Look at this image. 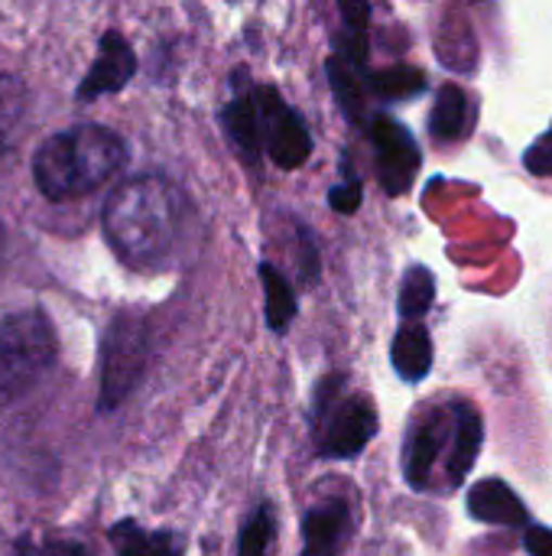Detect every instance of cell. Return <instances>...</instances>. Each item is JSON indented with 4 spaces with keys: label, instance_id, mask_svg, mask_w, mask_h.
<instances>
[{
    "label": "cell",
    "instance_id": "6da1fadb",
    "mask_svg": "<svg viewBox=\"0 0 552 556\" xmlns=\"http://www.w3.org/2000/svg\"><path fill=\"white\" fill-rule=\"evenodd\" d=\"M192 199L159 173L124 179L101 208V228L111 251L133 270H169L195 235Z\"/></svg>",
    "mask_w": 552,
    "mask_h": 556
},
{
    "label": "cell",
    "instance_id": "7a4b0ae2",
    "mask_svg": "<svg viewBox=\"0 0 552 556\" xmlns=\"http://www.w3.org/2000/svg\"><path fill=\"white\" fill-rule=\"evenodd\" d=\"M127 160V143L111 127L75 124L36 147L33 182L49 202H75L107 186Z\"/></svg>",
    "mask_w": 552,
    "mask_h": 556
},
{
    "label": "cell",
    "instance_id": "3957f363",
    "mask_svg": "<svg viewBox=\"0 0 552 556\" xmlns=\"http://www.w3.org/2000/svg\"><path fill=\"white\" fill-rule=\"evenodd\" d=\"M59 339L42 309H20L0 319V410L26 397L55 365Z\"/></svg>",
    "mask_w": 552,
    "mask_h": 556
},
{
    "label": "cell",
    "instance_id": "277c9868",
    "mask_svg": "<svg viewBox=\"0 0 552 556\" xmlns=\"http://www.w3.org/2000/svg\"><path fill=\"white\" fill-rule=\"evenodd\" d=\"M377 437L371 397L348 391L345 375H329L312 391V443L322 459H355Z\"/></svg>",
    "mask_w": 552,
    "mask_h": 556
},
{
    "label": "cell",
    "instance_id": "5b68a950",
    "mask_svg": "<svg viewBox=\"0 0 552 556\" xmlns=\"http://www.w3.org/2000/svg\"><path fill=\"white\" fill-rule=\"evenodd\" d=\"M153 358V326L143 313L120 309L101 342V381H98V410L114 414L140 388Z\"/></svg>",
    "mask_w": 552,
    "mask_h": 556
},
{
    "label": "cell",
    "instance_id": "8992f818",
    "mask_svg": "<svg viewBox=\"0 0 552 556\" xmlns=\"http://www.w3.org/2000/svg\"><path fill=\"white\" fill-rule=\"evenodd\" d=\"M254 104L260 150L280 169H299L312 156V134L306 121L283 101V94L273 85H254Z\"/></svg>",
    "mask_w": 552,
    "mask_h": 556
},
{
    "label": "cell",
    "instance_id": "52a82bcc",
    "mask_svg": "<svg viewBox=\"0 0 552 556\" xmlns=\"http://www.w3.org/2000/svg\"><path fill=\"white\" fill-rule=\"evenodd\" d=\"M371 143H374V166H377V179L384 186L387 195H403L410 192L416 173H420V143L413 140V134L390 114H374L371 117Z\"/></svg>",
    "mask_w": 552,
    "mask_h": 556
},
{
    "label": "cell",
    "instance_id": "ba28073f",
    "mask_svg": "<svg viewBox=\"0 0 552 556\" xmlns=\"http://www.w3.org/2000/svg\"><path fill=\"white\" fill-rule=\"evenodd\" d=\"M133 75H137V52H133V46L127 42L124 33L107 29L98 39V55L88 65L85 78L78 81L75 98L88 104L94 98L117 94V91H124L133 81Z\"/></svg>",
    "mask_w": 552,
    "mask_h": 556
},
{
    "label": "cell",
    "instance_id": "9c48e42d",
    "mask_svg": "<svg viewBox=\"0 0 552 556\" xmlns=\"http://www.w3.org/2000/svg\"><path fill=\"white\" fill-rule=\"evenodd\" d=\"M221 130L238 153V160L247 169H257L264 150H260V130H257V104H254V85L247 81V68H238L231 75V98L221 108Z\"/></svg>",
    "mask_w": 552,
    "mask_h": 556
},
{
    "label": "cell",
    "instance_id": "30bf717a",
    "mask_svg": "<svg viewBox=\"0 0 552 556\" xmlns=\"http://www.w3.org/2000/svg\"><path fill=\"white\" fill-rule=\"evenodd\" d=\"M452 417V414H449ZM446 410H433L426 417H420L407 437V446H403V476H407V485L413 492H426L433 485V469L446 450V440H449V424Z\"/></svg>",
    "mask_w": 552,
    "mask_h": 556
},
{
    "label": "cell",
    "instance_id": "8fae6325",
    "mask_svg": "<svg viewBox=\"0 0 552 556\" xmlns=\"http://www.w3.org/2000/svg\"><path fill=\"white\" fill-rule=\"evenodd\" d=\"M355 518L345 498H325L312 505L303 518V554L299 556H342L348 547Z\"/></svg>",
    "mask_w": 552,
    "mask_h": 556
},
{
    "label": "cell",
    "instance_id": "7c38bea8",
    "mask_svg": "<svg viewBox=\"0 0 552 556\" xmlns=\"http://www.w3.org/2000/svg\"><path fill=\"white\" fill-rule=\"evenodd\" d=\"M468 515L475 521L498 525V528H524V525H530L527 505L501 479H485V482L472 485V492H468Z\"/></svg>",
    "mask_w": 552,
    "mask_h": 556
},
{
    "label": "cell",
    "instance_id": "4fadbf2b",
    "mask_svg": "<svg viewBox=\"0 0 552 556\" xmlns=\"http://www.w3.org/2000/svg\"><path fill=\"white\" fill-rule=\"evenodd\" d=\"M325 72H329L332 94H335L338 108L345 111V117L351 124H361L364 121V98H368V62L351 59V55L335 49L325 62Z\"/></svg>",
    "mask_w": 552,
    "mask_h": 556
},
{
    "label": "cell",
    "instance_id": "5bb4252c",
    "mask_svg": "<svg viewBox=\"0 0 552 556\" xmlns=\"http://www.w3.org/2000/svg\"><path fill=\"white\" fill-rule=\"evenodd\" d=\"M452 450H449V482L459 485L468 479V472L478 463L482 443H485V424L472 404L452 407Z\"/></svg>",
    "mask_w": 552,
    "mask_h": 556
},
{
    "label": "cell",
    "instance_id": "9a60e30c",
    "mask_svg": "<svg viewBox=\"0 0 552 556\" xmlns=\"http://www.w3.org/2000/svg\"><path fill=\"white\" fill-rule=\"evenodd\" d=\"M117 556H185L189 541L176 531H146L137 521H117L107 531Z\"/></svg>",
    "mask_w": 552,
    "mask_h": 556
},
{
    "label": "cell",
    "instance_id": "2e32d148",
    "mask_svg": "<svg viewBox=\"0 0 552 556\" xmlns=\"http://www.w3.org/2000/svg\"><path fill=\"white\" fill-rule=\"evenodd\" d=\"M390 365L407 384H420L429 368H433V339L426 326L420 323H403L394 336L390 345Z\"/></svg>",
    "mask_w": 552,
    "mask_h": 556
},
{
    "label": "cell",
    "instance_id": "e0dca14e",
    "mask_svg": "<svg viewBox=\"0 0 552 556\" xmlns=\"http://www.w3.org/2000/svg\"><path fill=\"white\" fill-rule=\"evenodd\" d=\"M257 274H260V283H264V316H267V326H270V332L283 336V332L293 326L296 313H299L296 287H293L290 277H286L277 264H270V261H260Z\"/></svg>",
    "mask_w": 552,
    "mask_h": 556
},
{
    "label": "cell",
    "instance_id": "ac0fdd59",
    "mask_svg": "<svg viewBox=\"0 0 552 556\" xmlns=\"http://www.w3.org/2000/svg\"><path fill=\"white\" fill-rule=\"evenodd\" d=\"M472 121H475L472 98H468L459 85H442L439 94H436L433 114H429V130H433V137L442 140V143L462 140V137L468 134Z\"/></svg>",
    "mask_w": 552,
    "mask_h": 556
},
{
    "label": "cell",
    "instance_id": "d6986e66",
    "mask_svg": "<svg viewBox=\"0 0 552 556\" xmlns=\"http://www.w3.org/2000/svg\"><path fill=\"white\" fill-rule=\"evenodd\" d=\"M29 85L20 75L0 72V156L16 147L23 121L29 114Z\"/></svg>",
    "mask_w": 552,
    "mask_h": 556
},
{
    "label": "cell",
    "instance_id": "ffe728a7",
    "mask_svg": "<svg viewBox=\"0 0 552 556\" xmlns=\"http://www.w3.org/2000/svg\"><path fill=\"white\" fill-rule=\"evenodd\" d=\"M436 300V277L429 267L423 264H413L407 274H403V283H400V296H397V313L403 323H420L429 306Z\"/></svg>",
    "mask_w": 552,
    "mask_h": 556
},
{
    "label": "cell",
    "instance_id": "44dd1931",
    "mask_svg": "<svg viewBox=\"0 0 552 556\" xmlns=\"http://www.w3.org/2000/svg\"><path fill=\"white\" fill-rule=\"evenodd\" d=\"M368 91L381 101H407L426 91V75L413 65H394L368 75Z\"/></svg>",
    "mask_w": 552,
    "mask_h": 556
},
{
    "label": "cell",
    "instance_id": "7402d4cb",
    "mask_svg": "<svg viewBox=\"0 0 552 556\" xmlns=\"http://www.w3.org/2000/svg\"><path fill=\"white\" fill-rule=\"evenodd\" d=\"M273 541H277V511L270 502H264L238 534V556H267Z\"/></svg>",
    "mask_w": 552,
    "mask_h": 556
},
{
    "label": "cell",
    "instance_id": "603a6c76",
    "mask_svg": "<svg viewBox=\"0 0 552 556\" xmlns=\"http://www.w3.org/2000/svg\"><path fill=\"white\" fill-rule=\"evenodd\" d=\"M13 556H91V551L81 541H75V538L49 534V538L36 541V538L23 534V538L13 541Z\"/></svg>",
    "mask_w": 552,
    "mask_h": 556
},
{
    "label": "cell",
    "instance_id": "cb8c5ba5",
    "mask_svg": "<svg viewBox=\"0 0 552 556\" xmlns=\"http://www.w3.org/2000/svg\"><path fill=\"white\" fill-rule=\"evenodd\" d=\"M342 169H345V182H338V186L329 189V205H332V212H338V215H355V212L361 208L364 186H361V179H358V173L351 169L348 160L342 163Z\"/></svg>",
    "mask_w": 552,
    "mask_h": 556
},
{
    "label": "cell",
    "instance_id": "d4e9b609",
    "mask_svg": "<svg viewBox=\"0 0 552 556\" xmlns=\"http://www.w3.org/2000/svg\"><path fill=\"white\" fill-rule=\"evenodd\" d=\"M342 10V20L348 26V33L355 36H368V23H371V0H335Z\"/></svg>",
    "mask_w": 552,
    "mask_h": 556
},
{
    "label": "cell",
    "instance_id": "484cf974",
    "mask_svg": "<svg viewBox=\"0 0 552 556\" xmlns=\"http://www.w3.org/2000/svg\"><path fill=\"white\" fill-rule=\"evenodd\" d=\"M524 547H527V554L530 556H552V528H543V525H527Z\"/></svg>",
    "mask_w": 552,
    "mask_h": 556
},
{
    "label": "cell",
    "instance_id": "4316f807",
    "mask_svg": "<svg viewBox=\"0 0 552 556\" xmlns=\"http://www.w3.org/2000/svg\"><path fill=\"white\" fill-rule=\"evenodd\" d=\"M524 163H527V169H530V173H537V176H550L552 173V147H547V143H540V147H530Z\"/></svg>",
    "mask_w": 552,
    "mask_h": 556
}]
</instances>
